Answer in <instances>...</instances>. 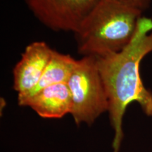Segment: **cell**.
<instances>
[{"mask_svg":"<svg viewBox=\"0 0 152 152\" xmlns=\"http://www.w3.org/2000/svg\"><path fill=\"white\" fill-rule=\"evenodd\" d=\"M152 52V19L142 16L130 44L122 51L96 57L109 102V121L114 131L113 152H119L124 133L123 121L128 105L137 102L152 116V92L144 86L140 64Z\"/></svg>","mask_w":152,"mask_h":152,"instance_id":"cell-1","label":"cell"},{"mask_svg":"<svg viewBox=\"0 0 152 152\" xmlns=\"http://www.w3.org/2000/svg\"><path fill=\"white\" fill-rule=\"evenodd\" d=\"M54 49L43 41L30 43L13 69L14 90L18 96L31 92L37 86L51 59Z\"/></svg>","mask_w":152,"mask_h":152,"instance_id":"cell-5","label":"cell"},{"mask_svg":"<svg viewBox=\"0 0 152 152\" xmlns=\"http://www.w3.org/2000/svg\"><path fill=\"white\" fill-rule=\"evenodd\" d=\"M77 60L71 55L54 50L51 59L37 86L28 94L18 96V99L31 96L50 85L67 83L77 65Z\"/></svg>","mask_w":152,"mask_h":152,"instance_id":"cell-7","label":"cell"},{"mask_svg":"<svg viewBox=\"0 0 152 152\" xmlns=\"http://www.w3.org/2000/svg\"><path fill=\"white\" fill-rule=\"evenodd\" d=\"M99 0H25L34 16L56 32L79 29Z\"/></svg>","mask_w":152,"mask_h":152,"instance_id":"cell-4","label":"cell"},{"mask_svg":"<svg viewBox=\"0 0 152 152\" xmlns=\"http://www.w3.org/2000/svg\"><path fill=\"white\" fill-rule=\"evenodd\" d=\"M18 105L31 108L43 118H61L72 111L71 94L67 83L50 85L28 97Z\"/></svg>","mask_w":152,"mask_h":152,"instance_id":"cell-6","label":"cell"},{"mask_svg":"<svg viewBox=\"0 0 152 152\" xmlns=\"http://www.w3.org/2000/svg\"><path fill=\"white\" fill-rule=\"evenodd\" d=\"M67 85L73 104L71 114L76 124L91 125L102 114L108 112L107 94L96 57L83 56L77 60Z\"/></svg>","mask_w":152,"mask_h":152,"instance_id":"cell-3","label":"cell"},{"mask_svg":"<svg viewBox=\"0 0 152 152\" xmlns=\"http://www.w3.org/2000/svg\"><path fill=\"white\" fill-rule=\"evenodd\" d=\"M143 13L115 0H99L74 33L79 54L102 57L122 51Z\"/></svg>","mask_w":152,"mask_h":152,"instance_id":"cell-2","label":"cell"},{"mask_svg":"<svg viewBox=\"0 0 152 152\" xmlns=\"http://www.w3.org/2000/svg\"><path fill=\"white\" fill-rule=\"evenodd\" d=\"M132 8L137 9L142 13L149 9L151 0H115Z\"/></svg>","mask_w":152,"mask_h":152,"instance_id":"cell-8","label":"cell"}]
</instances>
